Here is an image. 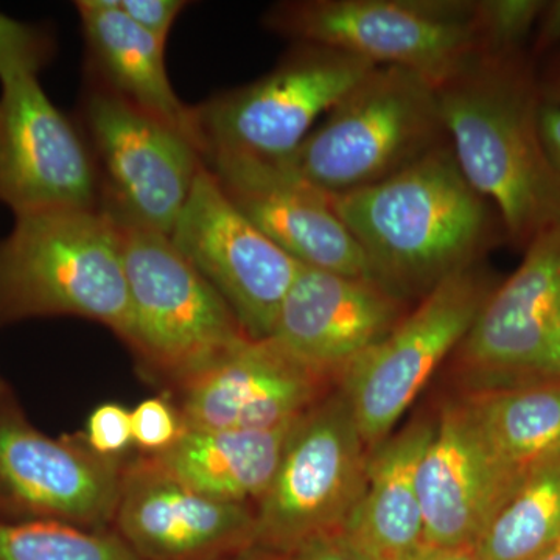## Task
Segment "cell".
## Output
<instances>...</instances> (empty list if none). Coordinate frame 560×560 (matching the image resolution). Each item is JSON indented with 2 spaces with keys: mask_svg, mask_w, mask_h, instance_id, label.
Segmentation results:
<instances>
[{
  "mask_svg": "<svg viewBox=\"0 0 560 560\" xmlns=\"http://www.w3.org/2000/svg\"><path fill=\"white\" fill-rule=\"evenodd\" d=\"M331 201L371 278L405 302L422 300L477 265L504 234L499 213L464 178L448 142L381 183L331 195Z\"/></svg>",
  "mask_w": 560,
  "mask_h": 560,
  "instance_id": "6da1fadb",
  "label": "cell"
},
{
  "mask_svg": "<svg viewBox=\"0 0 560 560\" xmlns=\"http://www.w3.org/2000/svg\"><path fill=\"white\" fill-rule=\"evenodd\" d=\"M442 125L464 178L526 246L560 224V183L539 135L540 92L523 55L478 58L438 88Z\"/></svg>",
  "mask_w": 560,
  "mask_h": 560,
  "instance_id": "7a4b0ae2",
  "label": "cell"
},
{
  "mask_svg": "<svg viewBox=\"0 0 560 560\" xmlns=\"http://www.w3.org/2000/svg\"><path fill=\"white\" fill-rule=\"evenodd\" d=\"M79 316L130 334L120 228L101 209H55L14 219L0 238V327Z\"/></svg>",
  "mask_w": 560,
  "mask_h": 560,
  "instance_id": "3957f363",
  "label": "cell"
},
{
  "mask_svg": "<svg viewBox=\"0 0 560 560\" xmlns=\"http://www.w3.org/2000/svg\"><path fill=\"white\" fill-rule=\"evenodd\" d=\"M445 142L438 86L411 70L377 66L327 114L289 164L338 195L381 183Z\"/></svg>",
  "mask_w": 560,
  "mask_h": 560,
  "instance_id": "277c9868",
  "label": "cell"
},
{
  "mask_svg": "<svg viewBox=\"0 0 560 560\" xmlns=\"http://www.w3.org/2000/svg\"><path fill=\"white\" fill-rule=\"evenodd\" d=\"M264 22L296 43L408 69L438 88L480 58L475 0H293L272 5Z\"/></svg>",
  "mask_w": 560,
  "mask_h": 560,
  "instance_id": "5b68a950",
  "label": "cell"
},
{
  "mask_svg": "<svg viewBox=\"0 0 560 560\" xmlns=\"http://www.w3.org/2000/svg\"><path fill=\"white\" fill-rule=\"evenodd\" d=\"M119 228L131 308L125 342L150 371L180 386L249 338L168 235Z\"/></svg>",
  "mask_w": 560,
  "mask_h": 560,
  "instance_id": "8992f818",
  "label": "cell"
},
{
  "mask_svg": "<svg viewBox=\"0 0 560 560\" xmlns=\"http://www.w3.org/2000/svg\"><path fill=\"white\" fill-rule=\"evenodd\" d=\"M298 46L267 75L194 106L198 150L289 161L329 114L377 66L315 44Z\"/></svg>",
  "mask_w": 560,
  "mask_h": 560,
  "instance_id": "52a82bcc",
  "label": "cell"
},
{
  "mask_svg": "<svg viewBox=\"0 0 560 560\" xmlns=\"http://www.w3.org/2000/svg\"><path fill=\"white\" fill-rule=\"evenodd\" d=\"M370 453L340 389L313 405L291 429L275 477L254 508V548L287 556L341 530L363 492Z\"/></svg>",
  "mask_w": 560,
  "mask_h": 560,
  "instance_id": "ba28073f",
  "label": "cell"
},
{
  "mask_svg": "<svg viewBox=\"0 0 560 560\" xmlns=\"http://www.w3.org/2000/svg\"><path fill=\"white\" fill-rule=\"evenodd\" d=\"M495 289L477 265L444 280L338 378L370 451L388 440Z\"/></svg>",
  "mask_w": 560,
  "mask_h": 560,
  "instance_id": "9c48e42d",
  "label": "cell"
},
{
  "mask_svg": "<svg viewBox=\"0 0 560 560\" xmlns=\"http://www.w3.org/2000/svg\"><path fill=\"white\" fill-rule=\"evenodd\" d=\"M80 130L97 172L101 210L120 226L171 235L202 167L197 147L91 80Z\"/></svg>",
  "mask_w": 560,
  "mask_h": 560,
  "instance_id": "30bf717a",
  "label": "cell"
},
{
  "mask_svg": "<svg viewBox=\"0 0 560 560\" xmlns=\"http://www.w3.org/2000/svg\"><path fill=\"white\" fill-rule=\"evenodd\" d=\"M456 357L474 393L560 378V224L490 291Z\"/></svg>",
  "mask_w": 560,
  "mask_h": 560,
  "instance_id": "8fae6325",
  "label": "cell"
},
{
  "mask_svg": "<svg viewBox=\"0 0 560 560\" xmlns=\"http://www.w3.org/2000/svg\"><path fill=\"white\" fill-rule=\"evenodd\" d=\"M168 237L219 291L250 340L271 337L304 265L235 208L205 162Z\"/></svg>",
  "mask_w": 560,
  "mask_h": 560,
  "instance_id": "7c38bea8",
  "label": "cell"
},
{
  "mask_svg": "<svg viewBox=\"0 0 560 560\" xmlns=\"http://www.w3.org/2000/svg\"><path fill=\"white\" fill-rule=\"evenodd\" d=\"M0 205L14 217L101 209L97 172L80 128L38 77L0 84Z\"/></svg>",
  "mask_w": 560,
  "mask_h": 560,
  "instance_id": "4fadbf2b",
  "label": "cell"
},
{
  "mask_svg": "<svg viewBox=\"0 0 560 560\" xmlns=\"http://www.w3.org/2000/svg\"><path fill=\"white\" fill-rule=\"evenodd\" d=\"M0 397V518L98 525L114 518L121 471L110 458L51 440Z\"/></svg>",
  "mask_w": 560,
  "mask_h": 560,
  "instance_id": "5bb4252c",
  "label": "cell"
},
{
  "mask_svg": "<svg viewBox=\"0 0 560 560\" xmlns=\"http://www.w3.org/2000/svg\"><path fill=\"white\" fill-rule=\"evenodd\" d=\"M202 162L235 208L294 260L372 279L363 250L335 210L331 195L289 161L213 153Z\"/></svg>",
  "mask_w": 560,
  "mask_h": 560,
  "instance_id": "9a60e30c",
  "label": "cell"
},
{
  "mask_svg": "<svg viewBox=\"0 0 560 560\" xmlns=\"http://www.w3.org/2000/svg\"><path fill=\"white\" fill-rule=\"evenodd\" d=\"M526 474L497 455L466 397L447 401L416 475L427 547L475 548Z\"/></svg>",
  "mask_w": 560,
  "mask_h": 560,
  "instance_id": "2e32d148",
  "label": "cell"
},
{
  "mask_svg": "<svg viewBox=\"0 0 560 560\" xmlns=\"http://www.w3.org/2000/svg\"><path fill=\"white\" fill-rule=\"evenodd\" d=\"M120 539L142 560L231 559L256 547V510L187 488L156 459L121 471Z\"/></svg>",
  "mask_w": 560,
  "mask_h": 560,
  "instance_id": "e0dca14e",
  "label": "cell"
},
{
  "mask_svg": "<svg viewBox=\"0 0 560 560\" xmlns=\"http://www.w3.org/2000/svg\"><path fill=\"white\" fill-rule=\"evenodd\" d=\"M407 304L374 279L304 267L270 338L315 374L338 381L400 323Z\"/></svg>",
  "mask_w": 560,
  "mask_h": 560,
  "instance_id": "ac0fdd59",
  "label": "cell"
},
{
  "mask_svg": "<svg viewBox=\"0 0 560 560\" xmlns=\"http://www.w3.org/2000/svg\"><path fill=\"white\" fill-rule=\"evenodd\" d=\"M327 382L271 338H246L180 385V422L187 430H275L326 397Z\"/></svg>",
  "mask_w": 560,
  "mask_h": 560,
  "instance_id": "d6986e66",
  "label": "cell"
},
{
  "mask_svg": "<svg viewBox=\"0 0 560 560\" xmlns=\"http://www.w3.org/2000/svg\"><path fill=\"white\" fill-rule=\"evenodd\" d=\"M433 429L434 419H415L370 453L359 503L338 530L361 559L416 560L425 550L416 475Z\"/></svg>",
  "mask_w": 560,
  "mask_h": 560,
  "instance_id": "ffe728a7",
  "label": "cell"
},
{
  "mask_svg": "<svg viewBox=\"0 0 560 560\" xmlns=\"http://www.w3.org/2000/svg\"><path fill=\"white\" fill-rule=\"evenodd\" d=\"M75 9L86 40L90 80L186 136L198 150L194 106L180 102L173 90L165 43L128 20L114 0H81Z\"/></svg>",
  "mask_w": 560,
  "mask_h": 560,
  "instance_id": "44dd1931",
  "label": "cell"
},
{
  "mask_svg": "<svg viewBox=\"0 0 560 560\" xmlns=\"http://www.w3.org/2000/svg\"><path fill=\"white\" fill-rule=\"evenodd\" d=\"M296 420L267 431L184 429L175 444L153 458L202 495L257 503L275 477Z\"/></svg>",
  "mask_w": 560,
  "mask_h": 560,
  "instance_id": "7402d4cb",
  "label": "cell"
},
{
  "mask_svg": "<svg viewBox=\"0 0 560 560\" xmlns=\"http://www.w3.org/2000/svg\"><path fill=\"white\" fill-rule=\"evenodd\" d=\"M493 451L526 474L560 455V378L466 396Z\"/></svg>",
  "mask_w": 560,
  "mask_h": 560,
  "instance_id": "603a6c76",
  "label": "cell"
},
{
  "mask_svg": "<svg viewBox=\"0 0 560 560\" xmlns=\"http://www.w3.org/2000/svg\"><path fill=\"white\" fill-rule=\"evenodd\" d=\"M560 544V455L533 467L486 526L481 560H536Z\"/></svg>",
  "mask_w": 560,
  "mask_h": 560,
  "instance_id": "cb8c5ba5",
  "label": "cell"
},
{
  "mask_svg": "<svg viewBox=\"0 0 560 560\" xmlns=\"http://www.w3.org/2000/svg\"><path fill=\"white\" fill-rule=\"evenodd\" d=\"M0 560H142L120 537L70 523L0 518Z\"/></svg>",
  "mask_w": 560,
  "mask_h": 560,
  "instance_id": "d4e9b609",
  "label": "cell"
},
{
  "mask_svg": "<svg viewBox=\"0 0 560 560\" xmlns=\"http://www.w3.org/2000/svg\"><path fill=\"white\" fill-rule=\"evenodd\" d=\"M545 0H475L480 58H511L537 27Z\"/></svg>",
  "mask_w": 560,
  "mask_h": 560,
  "instance_id": "484cf974",
  "label": "cell"
},
{
  "mask_svg": "<svg viewBox=\"0 0 560 560\" xmlns=\"http://www.w3.org/2000/svg\"><path fill=\"white\" fill-rule=\"evenodd\" d=\"M55 50L49 31L0 13V84L38 77L54 60Z\"/></svg>",
  "mask_w": 560,
  "mask_h": 560,
  "instance_id": "4316f807",
  "label": "cell"
},
{
  "mask_svg": "<svg viewBox=\"0 0 560 560\" xmlns=\"http://www.w3.org/2000/svg\"><path fill=\"white\" fill-rule=\"evenodd\" d=\"M132 442L147 452L167 451L184 431L179 412L168 401L154 397L140 401L131 411Z\"/></svg>",
  "mask_w": 560,
  "mask_h": 560,
  "instance_id": "83f0119b",
  "label": "cell"
},
{
  "mask_svg": "<svg viewBox=\"0 0 560 560\" xmlns=\"http://www.w3.org/2000/svg\"><path fill=\"white\" fill-rule=\"evenodd\" d=\"M86 440L95 455H119L132 442L131 411L117 404L95 408L88 420Z\"/></svg>",
  "mask_w": 560,
  "mask_h": 560,
  "instance_id": "f1b7e54d",
  "label": "cell"
},
{
  "mask_svg": "<svg viewBox=\"0 0 560 560\" xmlns=\"http://www.w3.org/2000/svg\"><path fill=\"white\" fill-rule=\"evenodd\" d=\"M117 9L143 32L167 43L173 25L187 7L184 0H114Z\"/></svg>",
  "mask_w": 560,
  "mask_h": 560,
  "instance_id": "f546056e",
  "label": "cell"
},
{
  "mask_svg": "<svg viewBox=\"0 0 560 560\" xmlns=\"http://www.w3.org/2000/svg\"><path fill=\"white\" fill-rule=\"evenodd\" d=\"M289 560H363L346 544L340 533L326 534L305 541L287 555Z\"/></svg>",
  "mask_w": 560,
  "mask_h": 560,
  "instance_id": "4dcf8cb0",
  "label": "cell"
},
{
  "mask_svg": "<svg viewBox=\"0 0 560 560\" xmlns=\"http://www.w3.org/2000/svg\"><path fill=\"white\" fill-rule=\"evenodd\" d=\"M539 135L548 164L560 183V102L540 98Z\"/></svg>",
  "mask_w": 560,
  "mask_h": 560,
  "instance_id": "1f68e13d",
  "label": "cell"
},
{
  "mask_svg": "<svg viewBox=\"0 0 560 560\" xmlns=\"http://www.w3.org/2000/svg\"><path fill=\"white\" fill-rule=\"evenodd\" d=\"M560 46V0L545 3L539 22H537V38L534 50L537 54Z\"/></svg>",
  "mask_w": 560,
  "mask_h": 560,
  "instance_id": "d6a6232c",
  "label": "cell"
},
{
  "mask_svg": "<svg viewBox=\"0 0 560 560\" xmlns=\"http://www.w3.org/2000/svg\"><path fill=\"white\" fill-rule=\"evenodd\" d=\"M541 101L560 102V54L545 69L541 79H537Z\"/></svg>",
  "mask_w": 560,
  "mask_h": 560,
  "instance_id": "836d02e7",
  "label": "cell"
},
{
  "mask_svg": "<svg viewBox=\"0 0 560 560\" xmlns=\"http://www.w3.org/2000/svg\"><path fill=\"white\" fill-rule=\"evenodd\" d=\"M416 560H481L475 548H431L420 552Z\"/></svg>",
  "mask_w": 560,
  "mask_h": 560,
  "instance_id": "e575fe53",
  "label": "cell"
},
{
  "mask_svg": "<svg viewBox=\"0 0 560 560\" xmlns=\"http://www.w3.org/2000/svg\"><path fill=\"white\" fill-rule=\"evenodd\" d=\"M226 560H289L287 556L275 555V552L259 550V548H250V550L235 556V558Z\"/></svg>",
  "mask_w": 560,
  "mask_h": 560,
  "instance_id": "d590c367",
  "label": "cell"
},
{
  "mask_svg": "<svg viewBox=\"0 0 560 560\" xmlns=\"http://www.w3.org/2000/svg\"><path fill=\"white\" fill-rule=\"evenodd\" d=\"M536 560H560V544L558 547L552 548V550L545 552L544 556L537 558Z\"/></svg>",
  "mask_w": 560,
  "mask_h": 560,
  "instance_id": "8d00e7d4",
  "label": "cell"
},
{
  "mask_svg": "<svg viewBox=\"0 0 560 560\" xmlns=\"http://www.w3.org/2000/svg\"><path fill=\"white\" fill-rule=\"evenodd\" d=\"M5 396V385L0 381V397Z\"/></svg>",
  "mask_w": 560,
  "mask_h": 560,
  "instance_id": "74e56055",
  "label": "cell"
}]
</instances>
